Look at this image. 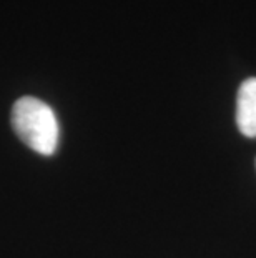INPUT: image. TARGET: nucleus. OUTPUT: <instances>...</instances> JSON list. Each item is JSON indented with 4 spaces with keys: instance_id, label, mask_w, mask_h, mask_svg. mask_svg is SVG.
<instances>
[{
    "instance_id": "1",
    "label": "nucleus",
    "mask_w": 256,
    "mask_h": 258,
    "mask_svg": "<svg viewBox=\"0 0 256 258\" xmlns=\"http://www.w3.org/2000/svg\"><path fill=\"white\" fill-rule=\"evenodd\" d=\"M15 134L25 145L40 155H52L58 144V122L55 112L35 97H22L12 108Z\"/></svg>"
},
{
    "instance_id": "2",
    "label": "nucleus",
    "mask_w": 256,
    "mask_h": 258,
    "mask_svg": "<svg viewBox=\"0 0 256 258\" xmlns=\"http://www.w3.org/2000/svg\"><path fill=\"white\" fill-rule=\"evenodd\" d=\"M236 125L244 137H256V79L244 80L236 97Z\"/></svg>"
}]
</instances>
